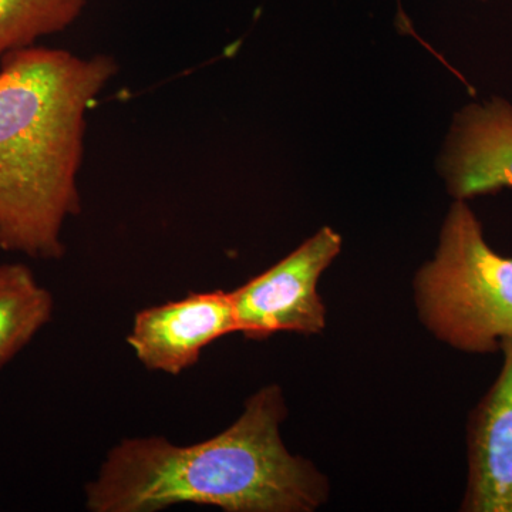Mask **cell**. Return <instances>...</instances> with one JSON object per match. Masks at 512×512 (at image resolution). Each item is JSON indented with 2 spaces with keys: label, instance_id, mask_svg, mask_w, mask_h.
Returning a JSON list of instances; mask_svg holds the SVG:
<instances>
[{
  "label": "cell",
  "instance_id": "6da1fadb",
  "mask_svg": "<svg viewBox=\"0 0 512 512\" xmlns=\"http://www.w3.org/2000/svg\"><path fill=\"white\" fill-rule=\"evenodd\" d=\"M285 394L268 384L210 440L177 446L164 437L121 440L84 488L92 512H156L178 504L227 512H312L328 501V478L285 446Z\"/></svg>",
  "mask_w": 512,
  "mask_h": 512
},
{
  "label": "cell",
  "instance_id": "7a4b0ae2",
  "mask_svg": "<svg viewBox=\"0 0 512 512\" xmlns=\"http://www.w3.org/2000/svg\"><path fill=\"white\" fill-rule=\"evenodd\" d=\"M117 73L107 55L29 46L0 59V251L64 254V222L82 210L86 116Z\"/></svg>",
  "mask_w": 512,
  "mask_h": 512
},
{
  "label": "cell",
  "instance_id": "3957f363",
  "mask_svg": "<svg viewBox=\"0 0 512 512\" xmlns=\"http://www.w3.org/2000/svg\"><path fill=\"white\" fill-rule=\"evenodd\" d=\"M414 301L424 328L450 348L487 355L512 342V256L491 248L467 201L451 205Z\"/></svg>",
  "mask_w": 512,
  "mask_h": 512
},
{
  "label": "cell",
  "instance_id": "277c9868",
  "mask_svg": "<svg viewBox=\"0 0 512 512\" xmlns=\"http://www.w3.org/2000/svg\"><path fill=\"white\" fill-rule=\"evenodd\" d=\"M342 249V237L325 227L264 274L231 291L238 333L262 340L279 332L318 335L326 328L320 276Z\"/></svg>",
  "mask_w": 512,
  "mask_h": 512
},
{
  "label": "cell",
  "instance_id": "5b68a950",
  "mask_svg": "<svg viewBox=\"0 0 512 512\" xmlns=\"http://www.w3.org/2000/svg\"><path fill=\"white\" fill-rule=\"evenodd\" d=\"M238 333L231 292L190 293L137 313L127 343L151 372L180 375L215 340Z\"/></svg>",
  "mask_w": 512,
  "mask_h": 512
},
{
  "label": "cell",
  "instance_id": "8992f818",
  "mask_svg": "<svg viewBox=\"0 0 512 512\" xmlns=\"http://www.w3.org/2000/svg\"><path fill=\"white\" fill-rule=\"evenodd\" d=\"M467 423V484L460 510L512 512V342Z\"/></svg>",
  "mask_w": 512,
  "mask_h": 512
},
{
  "label": "cell",
  "instance_id": "52a82bcc",
  "mask_svg": "<svg viewBox=\"0 0 512 512\" xmlns=\"http://www.w3.org/2000/svg\"><path fill=\"white\" fill-rule=\"evenodd\" d=\"M441 164L456 200L512 188V104L493 97L464 107L454 120Z\"/></svg>",
  "mask_w": 512,
  "mask_h": 512
},
{
  "label": "cell",
  "instance_id": "ba28073f",
  "mask_svg": "<svg viewBox=\"0 0 512 512\" xmlns=\"http://www.w3.org/2000/svg\"><path fill=\"white\" fill-rule=\"evenodd\" d=\"M53 309L52 293L28 266L0 265V370L45 328Z\"/></svg>",
  "mask_w": 512,
  "mask_h": 512
},
{
  "label": "cell",
  "instance_id": "9c48e42d",
  "mask_svg": "<svg viewBox=\"0 0 512 512\" xmlns=\"http://www.w3.org/2000/svg\"><path fill=\"white\" fill-rule=\"evenodd\" d=\"M86 0H0V59L72 26Z\"/></svg>",
  "mask_w": 512,
  "mask_h": 512
},
{
  "label": "cell",
  "instance_id": "30bf717a",
  "mask_svg": "<svg viewBox=\"0 0 512 512\" xmlns=\"http://www.w3.org/2000/svg\"><path fill=\"white\" fill-rule=\"evenodd\" d=\"M478 2H487V0H478Z\"/></svg>",
  "mask_w": 512,
  "mask_h": 512
}]
</instances>
